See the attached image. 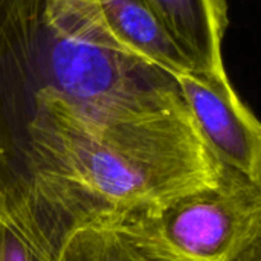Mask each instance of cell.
Returning a JSON list of instances; mask_svg holds the SVG:
<instances>
[{
    "label": "cell",
    "mask_w": 261,
    "mask_h": 261,
    "mask_svg": "<svg viewBox=\"0 0 261 261\" xmlns=\"http://www.w3.org/2000/svg\"><path fill=\"white\" fill-rule=\"evenodd\" d=\"M21 173L67 228H113L124 219L219 180L222 164L185 102L148 113L99 116L40 87L12 153Z\"/></svg>",
    "instance_id": "1"
},
{
    "label": "cell",
    "mask_w": 261,
    "mask_h": 261,
    "mask_svg": "<svg viewBox=\"0 0 261 261\" xmlns=\"http://www.w3.org/2000/svg\"><path fill=\"white\" fill-rule=\"evenodd\" d=\"M112 229L154 261H240L261 243V184L222 165L219 180Z\"/></svg>",
    "instance_id": "2"
},
{
    "label": "cell",
    "mask_w": 261,
    "mask_h": 261,
    "mask_svg": "<svg viewBox=\"0 0 261 261\" xmlns=\"http://www.w3.org/2000/svg\"><path fill=\"white\" fill-rule=\"evenodd\" d=\"M202 139L219 164L261 184V125L231 80L194 69L173 75Z\"/></svg>",
    "instance_id": "3"
},
{
    "label": "cell",
    "mask_w": 261,
    "mask_h": 261,
    "mask_svg": "<svg viewBox=\"0 0 261 261\" xmlns=\"http://www.w3.org/2000/svg\"><path fill=\"white\" fill-rule=\"evenodd\" d=\"M99 31L104 41L124 55L168 75L193 69L156 17L139 0H72Z\"/></svg>",
    "instance_id": "4"
},
{
    "label": "cell",
    "mask_w": 261,
    "mask_h": 261,
    "mask_svg": "<svg viewBox=\"0 0 261 261\" xmlns=\"http://www.w3.org/2000/svg\"><path fill=\"white\" fill-rule=\"evenodd\" d=\"M67 232L21 173L0 167V261H58Z\"/></svg>",
    "instance_id": "5"
},
{
    "label": "cell",
    "mask_w": 261,
    "mask_h": 261,
    "mask_svg": "<svg viewBox=\"0 0 261 261\" xmlns=\"http://www.w3.org/2000/svg\"><path fill=\"white\" fill-rule=\"evenodd\" d=\"M139 2L156 17L194 70L216 80H229L223 61L228 0Z\"/></svg>",
    "instance_id": "6"
},
{
    "label": "cell",
    "mask_w": 261,
    "mask_h": 261,
    "mask_svg": "<svg viewBox=\"0 0 261 261\" xmlns=\"http://www.w3.org/2000/svg\"><path fill=\"white\" fill-rule=\"evenodd\" d=\"M58 261H154L139 252L121 232L102 226L69 231L58 252Z\"/></svg>",
    "instance_id": "7"
},
{
    "label": "cell",
    "mask_w": 261,
    "mask_h": 261,
    "mask_svg": "<svg viewBox=\"0 0 261 261\" xmlns=\"http://www.w3.org/2000/svg\"><path fill=\"white\" fill-rule=\"evenodd\" d=\"M240 261H261V243L255 245L251 251H248Z\"/></svg>",
    "instance_id": "8"
}]
</instances>
